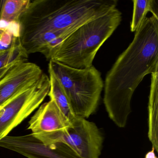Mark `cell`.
I'll return each mask as SVG.
<instances>
[{
  "label": "cell",
  "mask_w": 158,
  "mask_h": 158,
  "mask_svg": "<svg viewBox=\"0 0 158 158\" xmlns=\"http://www.w3.org/2000/svg\"><path fill=\"white\" fill-rule=\"evenodd\" d=\"M48 71L60 81L76 116L87 119L96 111L104 83L93 65L76 69L49 61Z\"/></svg>",
  "instance_id": "obj_4"
},
{
  "label": "cell",
  "mask_w": 158,
  "mask_h": 158,
  "mask_svg": "<svg viewBox=\"0 0 158 158\" xmlns=\"http://www.w3.org/2000/svg\"><path fill=\"white\" fill-rule=\"evenodd\" d=\"M151 75L148 107V136L152 147L158 152V70Z\"/></svg>",
  "instance_id": "obj_9"
},
{
  "label": "cell",
  "mask_w": 158,
  "mask_h": 158,
  "mask_svg": "<svg viewBox=\"0 0 158 158\" xmlns=\"http://www.w3.org/2000/svg\"><path fill=\"white\" fill-rule=\"evenodd\" d=\"M133 15L130 23V30L135 32L146 18L148 12L152 16L158 19V3L157 0H135L133 1Z\"/></svg>",
  "instance_id": "obj_12"
},
{
  "label": "cell",
  "mask_w": 158,
  "mask_h": 158,
  "mask_svg": "<svg viewBox=\"0 0 158 158\" xmlns=\"http://www.w3.org/2000/svg\"><path fill=\"white\" fill-rule=\"evenodd\" d=\"M43 73L41 68L33 63L21 62L15 64L0 79V107L37 81Z\"/></svg>",
  "instance_id": "obj_7"
},
{
  "label": "cell",
  "mask_w": 158,
  "mask_h": 158,
  "mask_svg": "<svg viewBox=\"0 0 158 158\" xmlns=\"http://www.w3.org/2000/svg\"><path fill=\"white\" fill-rule=\"evenodd\" d=\"M32 135L45 145L56 144L60 158H99L103 138L95 123L76 116L67 129Z\"/></svg>",
  "instance_id": "obj_5"
},
{
  "label": "cell",
  "mask_w": 158,
  "mask_h": 158,
  "mask_svg": "<svg viewBox=\"0 0 158 158\" xmlns=\"http://www.w3.org/2000/svg\"><path fill=\"white\" fill-rule=\"evenodd\" d=\"M2 2V1H0V7L1 6Z\"/></svg>",
  "instance_id": "obj_17"
},
{
  "label": "cell",
  "mask_w": 158,
  "mask_h": 158,
  "mask_svg": "<svg viewBox=\"0 0 158 158\" xmlns=\"http://www.w3.org/2000/svg\"><path fill=\"white\" fill-rule=\"evenodd\" d=\"M122 20V13L116 8L103 16L85 23L53 49L46 58L76 69L90 67L98 51Z\"/></svg>",
  "instance_id": "obj_3"
},
{
  "label": "cell",
  "mask_w": 158,
  "mask_h": 158,
  "mask_svg": "<svg viewBox=\"0 0 158 158\" xmlns=\"http://www.w3.org/2000/svg\"><path fill=\"white\" fill-rule=\"evenodd\" d=\"M50 88L48 96L56 103L63 114L71 124L76 116L74 113L66 94L58 78L51 71H48Z\"/></svg>",
  "instance_id": "obj_11"
},
{
  "label": "cell",
  "mask_w": 158,
  "mask_h": 158,
  "mask_svg": "<svg viewBox=\"0 0 158 158\" xmlns=\"http://www.w3.org/2000/svg\"><path fill=\"white\" fill-rule=\"evenodd\" d=\"M145 158H157L155 153V149L152 147L151 151L148 152L145 156Z\"/></svg>",
  "instance_id": "obj_16"
},
{
  "label": "cell",
  "mask_w": 158,
  "mask_h": 158,
  "mask_svg": "<svg viewBox=\"0 0 158 158\" xmlns=\"http://www.w3.org/2000/svg\"><path fill=\"white\" fill-rule=\"evenodd\" d=\"M53 100L45 102L38 109L28 122L27 129L33 134L67 129L72 126Z\"/></svg>",
  "instance_id": "obj_8"
},
{
  "label": "cell",
  "mask_w": 158,
  "mask_h": 158,
  "mask_svg": "<svg viewBox=\"0 0 158 158\" xmlns=\"http://www.w3.org/2000/svg\"><path fill=\"white\" fill-rule=\"evenodd\" d=\"M28 55L21 42L20 36L14 38L10 48L0 52V69L17 61H27Z\"/></svg>",
  "instance_id": "obj_14"
},
{
  "label": "cell",
  "mask_w": 158,
  "mask_h": 158,
  "mask_svg": "<svg viewBox=\"0 0 158 158\" xmlns=\"http://www.w3.org/2000/svg\"><path fill=\"white\" fill-rule=\"evenodd\" d=\"M158 70V19L146 17L105 77L103 102L110 119L125 127L132 96L144 77Z\"/></svg>",
  "instance_id": "obj_1"
},
{
  "label": "cell",
  "mask_w": 158,
  "mask_h": 158,
  "mask_svg": "<svg viewBox=\"0 0 158 158\" xmlns=\"http://www.w3.org/2000/svg\"><path fill=\"white\" fill-rule=\"evenodd\" d=\"M116 0H35L19 20L23 46L50 31L84 24L116 9Z\"/></svg>",
  "instance_id": "obj_2"
},
{
  "label": "cell",
  "mask_w": 158,
  "mask_h": 158,
  "mask_svg": "<svg viewBox=\"0 0 158 158\" xmlns=\"http://www.w3.org/2000/svg\"><path fill=\"white\" fill-rule=\"evenodd\" d=\"M83 24H77L62 30L50 31L37 36L23 46L27 54L41 53L43 50L52 41L62 36L69 37Z\"/></svg>",
  "instance_id": "obj_10"
},
{
  "label": "cell",
  "mask_w": 158,
  "mask_h": 158,
  "mask_svg": "<svg viewBox=\"0 0 158 158\" xmlns=\"http://www.w3.org/2000/svg\"><path fill=\"white\" fill-rule=\"evenodd\" d=\"M30 2V0L2 1L0 8V21L8 23L19 22Z\"/></svg>",
  "instance_id": "obj_13"
},
{
  "label": "cell",
  "mask_w": 158,
  "mask_h": 158,
  "mask_svg": "<svg viewBox=\"0 0 158 158\" xmlns=\"http://www.w3.org/2000/svg\"><path fill=\"white\" fill-rule=\"evenodd\" d=\"M50 88L49 77L43 73L37 81L0 107V140L40 106Z\"/></svg>",
  "instance_id": "obj_6"
},
{
  "label": "cell",
  "mask_w": 158,
  "mask_h": 158,
  "mask_svg": "<svg viewBox=\"0 0 158 158\" xmlns=\"http://www.w3.org/2000/svg\"><path fill=\"white\" fill-rule=\"evenodd\" d=\"M21 62L22 61H17L12 63L9 64L8 66H5V67L0 69V79L2 78L9 71H10L11 69L15 64H17L18 63Z\"/></svg>",
  "instance_id": "obj_15"
}]
</instances>
